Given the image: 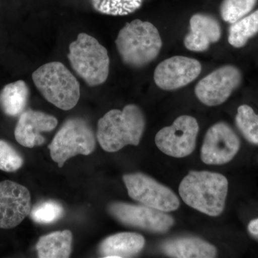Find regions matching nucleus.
<instances>
[{
  "label": "nucleus",
  "mask_w": 258,
  "mask_h": 258,
  "mask_svg": "<svg viewBox=\"0 0 258 258\" xmlns=\"http://www.w3.org/2000/svg\"><path fill=\"white\" fill-rule=\"evenodd\" d=\"M143 112L134 104L111 110L98 122L97 139L103 150L116 152L126 145H139L145 128Z\"/></svg>",
  "instance_id": "1"
},
{
  "label": "nucleus",
  "mask_w": 258,
  "mask_h": 258,
  "mask_svg": "<svg viewBox=\"0 0 258 258\" xmlns=\"http://www.w3.org/2000/svg\"><path fill=\"white\" fill-rule=\"evenodd\" d=\"M228 191L225 176L210 171H190L179 185L180 197L186 205L210 216L223 212Z\"/></svg>",
  "instance_id": "2"
},
{
  "label": "nucleus",
  "mask_w": 258,
  "mask_h": 258,
  "mask_svg": "<svg viewBox=\"0 0 258 258\" xmlns=\"http://www.w3.org/2000/svg\"><path fill=\"white\" fill-rule=\"evenodd\" d=\"M115 43L123 62L133 68L150 63L157 58L162 47L158 29L152 23L138 19L125 24Z\"/></svg>",
  "instance_id": "3"
},
{
  "label": "nucleus",
  "mask_w": 258,
  "mask_h": 258,
  "mask_svg": "<svg viewBox=\"0 0 258 258\" xmlns=\"http://www.w3.org/2000/svg\"><path fill=\"white\" fill-rule=\"evenodd\" d=\"M32 78L44 98L60 109L69 111L79 103V81L62 62L44 64L32 74Z\"/></svg>",
  "instance_id": "4"
},
{
  "label": "nucleus",
  "mask_w": 258,
  "mask_h": 258,
  "mask_svg": "<svg viewBox=\"0 0 258 258\" xmlns=\"http://www.w3.org/2000/svg\"><path fill=\"white\" fill-rule=\"evenodd\" d=\"M71 67L89 86L106 82L109 74L108 50L95 37L80 33L69 45L68 55Z\"/></svg>",
  "instance_id": "5"
},
{
  "label": "nucleus",
  "mask_w": 258,
  "mask_h": 258,
  "mask_svg": "<svg viewBox=\"0 0 258 258\" xmlns=\"http://www.w3.org/2000/svg\"><path fill=\"white\" fill-rule=\"evenodd\" d=\"M48 148L52 160L62 167L71 157L91 154L96 148V137L87 121L70 118L59 129Z\"/></svg>",
  "instance_id": "6"
},
{
  "label": "nucleus",
  "mask_w": 258,
  "mask_h": 258,
  "mask_svg": "<svg viewBox=\"0 0 258 258\" xmlns=\"http://www.w3.org/2000/svg\"><path fill=\"white\" fill-rule=\"evenodd\" d=\"M129 197L146 206L162 212L179 208L180 203L175 194L150 176L142 174H125L123 177Z\"/></svg>",
  "instance_id": "7"
},
{
  "label": "nucleus",
  "mask_w": 258,
  "mask_h": 258,
  "mask_svg": "<svg viewBox=\"0 0 258 258\" xmlns=\"http://www.w3.org/2000/svg\"><path fill=\"white\" fill-rule=\"evenodd\" d=\"M198 132V120L190 115H181L170 126L164 127L158 132L156 144L166 155L187 157L195 150Z\"/></svg>",
  "instance_id": "8"
},
{
  "label": "nucleus",
  "mask_w": 258,
  "mask_h": 258,
  "mask_svg": "<svg viewBox=\"0 0 258 258\" xmlns=\"http://www.w3.org/2000/svg\"><path fill=\"white\" fill-rule=\"evenodd\" d=\"M242 81V74L235 66H224L199 81L195 92L199 100L208 106L225 103Z\"/></svg>",
  "instance_id": "9"
},
{
  "label": "nucleus",
  "mask_w": 258,
  "mask_h": 258,
  "mask_svg": "<svg viewBox=\"0 0 258 258\" xmlns=\"http://www.w3.org/2000/svg\"><path fill=\"white\" fill-rule=\"evenodd\" d=\"M108 211L123 225L151 232H165L174 225V219L164 212L144 205L115 203L110 205Z\"/></svg>",
  "instance_id": "10"
},
{
  "label": "nucleus",
  "mask_w": 258,
  "mask_h": 258,
  "mask_svg": "<svg viewBox=\"0 0 258 258\" xmlns=\"http://www.w3.org/2000/svg\"><path fill=\"white\" fill-rule=\"evenodd\" d=\"M237 134L224 122L210 127L204 139L201 159L204 163L220 165L230 162L240 149Z\"/></svg>",
  "instance_id": "11"
},
{
  "label": "nucleus",
  "mask_w": 258,
  "mask_h": 258,
  "mask_svg": "<svg viewBox=\"0 0 258 258\" xmlns=\"http://www.w3.org/2000/svg\"><path fill=\"white\" fill-rule=\"evenodd\" d=\"M31 210V195L25 186L10 180L0 182V228H14Z\"/></svg>",
  "instance_id": "12"
},
{
  "label": "nucleus",
  "mask_w": 258,
  "mask_h": 258,
  "mask_svg": "<svg viewBox=\"0 0 258 258\" xmlns=\"http://www.w3.org/2000/svg\"><path fill=\"white\" fill-rule=\"evenodd\" d=\"M202 69L196 59L174 56L158 64L154 71V82L164 91H174L193 82L201 74Z\"/></svg>",
  "instance_id": "13"
},
{
  "label": "nucleus",
  "mask_w": 258,
  "mask_h": 258,
  "mask_svg": "<svg viewBox=\"0 0 258 258\" xmlns=\"http://www.w3.org/2000/svg\"><path fill=\"white\" fill-rule=\"evenodd\" d=\"M57 125V118L53 115L42 111L27 110L19 117L15 129V139L25 147L41 146L45 142L42 132H51Z\"/></svg>",
  "instance_id": "14"
},
{
  "label": "nucleus",
  "mask_w": 258,
  "mask_h": 258,
  "mask_svg": "<svg viewBox=\"0 0 258 258\" xmlns=\"http://www.w3.org/2000/svg\"><path fill=\"white\" fill-rule=\"evenodd\" d=\"M189 26L190 32L185 37L184 44L190 51L204 52L221 37L220 23L210 15L201 13L194 15L190 19Z\"/></svg>",
  "instance_id": "15"
},
{
  "label": "nucleus",
  "mask_w": 258,
  "mask_h": 258,
  "mask_svg": "<svg viewBox=\"0 0 258 258\" xmlns=\"http://www.w3.org/2000/svg\"><path fill=\"white\" fill-rule=\"evenodd\" d=\"M145 245L143 236L134 232H121L105 239L99 246L103 257H132L139 254Z\"/></svg>",
  "instance_id": "16"
},
{
  "label": "nucleus",
  "mask_w": 258,
  "mask_h": 258,
  "mask_svg": "<svg viewBox=\"0 0 258 258\" xmlns=\"http://www.w3.org/2000/svg\"><path fill=\"white\" fill-rule=\"evenodd\" d=\"M161 249L169 257L212 258L217 255L215 246L197 237H179L166 241Z\"/></svg>",
  "instance_id": "17"
},
{
  "label": "nucleus",
  "mask_w": 258,
  "mask_h": 258,
  "mask_svg": "<svg viewBox=\"0 0 258 258\" xmlns=\"http://www.w3.org/2000/svg\"><path fill=\"white\" fill-rule=\"evenodd\" d=\"M73 235L70 230L57 231L42 236L36 244L40 258H67L72 251Z\"/></svg>",
  "instance_id": "18"
},
{
  "label": "nucleus",
  "mask_w": 258,
  "mask_h": 258,
  "mask_svg": "<svg viewBox=\"0 0 258 258\" xmlns=\"http://www.w3.org/2000/svg\"><path fill=\"white\" fill-rule=\"evenodd\" d=\"M29 96L30 90L25 81L9 83L0 91V108L7 115L18 116L25 111Z\"/></svg>",
  "instance_id": "19"
},
{
  "label": "nucleus",
  "mask_w": 258,
  "mask_h": 258,
  "mask_svg": "<svg viewBox=\"0 0 258 258\" xmlns=\"http://www.w3.org/2000/svg\"><path fill=\"white\" fill-rule=\"evenodd\" d=\"M258 33V10L248 16L231 25L228 42L232 46L240 48L244 46L249 39Z\"/></svg>",
  "instance_id": "20"
},
{
  "label": "nucleus",
  "mask_w": 258,
  "mask_h": 258,
  "mask_svg": "<svg viewBox=\"0 0 258 258\" xmlns=\"http://www.w3.org/2000/svg\"><path fill=\"white\" fill-rule=\"evenodd\" d=\"M144 0H90L93 9L101 14L125 16L138 10Z\"/></svg>",
  "instance_id": "21"
},
{
  "label": "nucleus",
  "mask_w": 258,
  "mask_h": 258,
  "mask_svg": "<svg viewBox=\"0 0 258 258\" xmlns=\"http://www.w3.org/2000/svg\"><path fill=\"white\" fill-rule=\"evenodd\" d=\"M236 124L250 143L258 145V115L250 106L242 105L237 109Z\"/></svg>",
  "instance_id": "22"
},
{
  "label": "nucleus",
  "mask_w": 258,
  "mask_h": 258,
  "mask_svg": "<svg viewBox=\"0 0 258 258\" xmlns=\"http://www.w3.org/2000/svg\"><path fill=\"white\" fill-rule=\"evenodd\" d=\"M257 0H223L220 5L222 20L232 24L252 11Z\"/></svg>",
  "instance_id": "23"
},
{
  "label": "nucleus",
  "mask_w": 258,
  "mask_h": 258,
  "mask_svg": "<svg viewBox=\"0 0 258 258\" xmlns=\"http://www.w3.org/2000/svg\"><path fill=\"white\" fill-rule=\"evenodd\" d=\"M64 213V209L60 204L47 201L34 207L30 212L31 218L39 224H50L58 220Z\"/></svg>",
  "instance_id": "24"
},
{
  "label": "nucleus",
  "mask_w": 258,
  "mask_h": 258,
  "mask_svg": "<svg viewBox=\"0 0 258 258\" xmlns=\"http://www.w3.org/2000/svg\"><path fill=\"white\" fill-rule=\"evenodd\" d=\"M23 158L13 146L0 140V170L14 172L23 166Z\"/></svg>",
  "instance_id": "25"
},
{
  "label": "nucleus",
  "mask_w": 258,
  "mask_h": 258,
  "mask_svg": "<svg viewBox=\"0 0 258 258\" xmlns=\"http://www.w3.org/2000/svg\"><path fill=\"white\" fill-rule=\"evenodd\" d=\"M247 229L251 235L258 238V218L249 222Z\"/></svg>",
  "instance_id": "26"
}]
</instances>
